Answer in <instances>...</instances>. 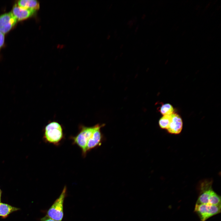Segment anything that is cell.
I'll list each match as a JSON object with an SVG mask.
<instances>
[{"instance_id":"cell-1","label":"cell","mask_w":221,"mask_h":221,"mask_svg":"<svg viewBox=\"0 0 221 221\" xmlns=\"http://www.w3.org/2000/svg\"><path fill=\"white\" fill-rule=\"evenodd\" d=\"M212 184L211 180H204L200 182L198 188L199 195L196 204L221 205V197L214 191Z\"/></svg>"},{"instance_id":"cell-2","label":"cell","mask_w":221,"mask_h":221,"mask_svg":"<svg viewBox=\"0 0 221 221\" xmlns=\"http://www.w3.org/2000/svg\"><path fill=\"white\" fill-rule=\"evenodd\" d=\"M100 125L98 124L92 127L82 126L79 133L72 138L73 143L81 149L83 156H85L87 153L86 147L87 143L92 138L95 131Z\"/></svg>"},{"instance_id":"cell-3","label":"cell","mask_w":221,"mask_h":221,"mask_svg":"<svg viewBox=\"0 0 221 221\" xmlns=\"http://www.w3.org/2000/svg\"><path fill=\"white\" fill-rule=\"evenodd\" d=\"M44 136L47 142L55 145L58 144L63 137L61 125L55 122L48 123L45 128Z\"/></svg>"},{"instance_id":"cell-4","label":"cell","mask_w":221,"mask_h":221,"mask_svg":"<svg viewBox=\"0 0 221 221\" xmlns=\"http://www.w3.org/2000/svg\"><path fill=\"white\" fill-rule=\"evenodd\" d=\"M66 192L65 186L59 197L55 201L47 212V216L56 221H61L64 216L63 203Z\"/></svg>"},{"instance_id":"cell-5","label":"cell","mask_w":221,"mask_h":221,"mask_svg":"<svg viewBox=\"0 0 221 221\" xmlns=\"http://www.w3.org/2000/svg\"><path fill=\"white\" fill-rule=\"evenodd\" d=\"M221 207V205L196 204L194 212L199 216L200 221H206L210 218L220 213Z\"/></svg>"},{"instance_id":"cell-6","label":"cell","mask_w":221,"mask_h":221,"mask_svg":"<svg viewBox=\"0 0 221 221\" xmlns=\"http://www.w3.org/2000/svg\"><path fill=\"white\" fill-rule=\"evenodd\" d=\"M18 21L11 12L0 15V32L5 34L14 27Z\"/></svg>"},{"instance_id":"cell-7","label":"cell","mask_w":221,"mask_h":221,"mask_svg":"<svg viewBox=\"0 0 221 221\" xmlns=\"http://www.w3.org/2000/svg\"><path fill=\"white\" fill-rule=\"evenodd\" d=\"M171 121L166 130L168 133L172 134H180L183 128V121L180 116L173 113L171 114Z\"/></svg>"},{"instance_id":"cell-8","label":"cell","mask_w":221,"mask_h":221,"mask_svg":"<svg viewBox=\"0 0 221 221\" xmlns=\"http://www.w3.org/2000/svg\"><path fill=\"white\" fill-rule=\"evenodd\" d=\"M36 11L34 10L23 8L15 4L13 7L11 12L18 21L32 17L36 13Z\"/></svg>"},{"instance_id":"cell-9","label":"cell","mask_w":221,"mask_h":221,"mask_svg":"<svg viewBox=\"0 0 221 221\" xmlns=\"http://www.w3.org/2000/svg\"><path fill=\"white\" fill-rule=\"evenodd\" d=\"M103 125H100L94 132L91 138L87 144L86 147L87 153L91 149L100 145L102 138L100 128Z\"/></svg>"},{"instance_id":"cell-10","label":"cell","mask_w":221,"mask_h":221,"mask_svg":"<svg viewBox=\"0 0 221 221\" xmlns=\"http://www.w3.org/2000/svg\"><path fill=\"white\" fill-rule=\"evenodd\" d=\"M17 5L21 7L27 9L34 10L39 9V2L35 0H21L18 1Z\"/></svg>"},{"instance_id":"cell-11","label":"cell","mask_w":221,"mask_h":221,"mask_svg":"<svg viewBox=\"0 0 221 221\" xmlns=\"http://www.w3.org/2000/svg\"><path fill=\"white\" fill-rule=\"evenodd\" d=\"M19 208L12 206L9 204L0 203V216L5 218L11 213L17 211Z\"/></svg>"},{"instance_id":"cell-12","label":"cell","mask_w":221,"mask_h":221,"mask_svg":"<svg viewBox=\"0 0 221 221\" xmlns=\"http://www.w3.org/2000/svg\"><path fill=\"white\" fill-rule=\"evenodd\" d=\"M171 114L163 115L160 119L159 124L161 128L167 129L171 120Z\"/></svg>"},{"instance_id":"cell-13","label":"cell","mask_w":221,"mask_h":221,"mask_svg":"<svg viewBox=\"0 0 221 221\" xmlns=\"http://www.w3.org/2000/svg\"><path fill=\"white\" fill-rule=\"evenodd\" d=\"M174 109L173 106L169 103H166L162 105L160 111L163 115H170L173 113Z\"/></svg>"},{"instance_id":"cell-14","label":"cell","mask_w":221,"mask_h":221,"mask_svg":"<svg viewBox=\"0 0 221 221\" xmlns=\"http://www.w3.org/2000/svg\"><path fill=\"white\" fill-rule=\"evenodd\" d=\"M5 40V34L0 32V50L4 45Z\"/></svg>"},{"instance_id":"cell-15","label":"cell","mask_w":221,"mask_h":221,"mask_svg":"<svg viewBox=\"0 0 221 221\" xmlns=\"http://www.w3.org/2000/svg\"><path fill=\"white\" fill-rule=\"evenodd\" d=\"M41 221H56L46 215L41 219Z\"/></svg>"},{"instance_id":"cell-16","label":"cell","mask_w":221,"mask_h":221,"mask_svg":"<svg viewBox=\"0 0 221 221\" xmlns=\"http://www.w3.org/2000/svg\"><path fill=\"white\" fill-rule=\"evenodd\" d=\"M1 193H2V191L0 189V203H1Z\"/></svg>"}]
</instances>
